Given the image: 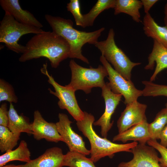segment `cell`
<instances>
[{"label":"cell","instance_id":"6da1fadb","mask_svg":"<svg viewBox=\"0 0 167 167\" xmlns=\"http://www.w3.org/2000/svg\"><path fill=\"white\" fill-rule=\"evenodd\" d=\"M25 47V51L19 58V62L45 57L55 68L62 61L69 58L70 54V46L67 42L53 31L36 34L28 41Z\"/></svg>","mask_w":167,"mask_h":167},{"label":"cell","instance_id":"7a4b0ae2","mask_svg":"<svg viewBox=\"0 0 167 167\" xmlns=\"http://www.w3.org/2000/svg\"><path fill=\"white\" fill-rule=\"evenodd\" d=\"M45 17L53 31L63 37L69 44V58L78 59L89 64L88 60L82 54V47L86 43L95 45L105 28L103 27L93 32H87L74 28L73 22L70 19L48 14L45 15Z\"/></svg>","mask_w":167,"mask_h":167},{"label":"cell","instance_id":"3957f363","mask_svg":"<svg viewBox=\"0 0 167 167\" xmlns=\"http://www.w3.org/2000/svg\"><path fill=\"white\" fill-rule=\"evenodd\" d=\"M84 119L77 121L79 130L88 139L91 145L90 158L94 163L101 158L108 156L112 158L115 153L125 152H131V149L138 144L137 142L123 144L114 143L105 138H101L95 132L93 127L95 121L94 116L84 111Z\"/></svg>","mask_w":167,"mask_h":167},{"label":"cell","instance_id":"277c9868","mask_svg":"<svg viewBox=\"0 0 167 167\" xmlns=\"http://www.w3.org/2000/svg\"><path fill=\"white\" fill-rule=\"evenodd\" d=\"M69 66L71 71V79L70 82L66 86L75 91L82 90L86 94H88L93 88H102L105 86L104 79L108 75V73L103 65H99L97 68L91 66L86 68L71 59Z\"/></svg>","mask_w":167,"mask_h":167},{"label":"cell","instance_id":"5b68a950","mask_svg":"<svg viewBox=\"0 0 167 167\" xmlns=\"http://www.w3.org/2000/svg\"><path fill=\"white\" fill-rule=\"evenodd\" d=\"M114 36V31L111 28L106 39L97 41L95 45L100 51L101 55L111 64L117 72L127 80H131L132 69L141 64V63L133 62L130 60L116 45Z\"/></svg>","mask_w":167,"mask_h":167},{"label":"cell","instance_id":"8992f818","mask_svg":"<svg viewBox=\"0 0 167 167\" xmlns=\"http://www.w3.org/2000/svg\"><path fill=\"white\" fill-rule=\"evenodd\" d=\"M0 24V42L4 43L8 49L18 54H23L26 49L25 46L18 42L22 36L29 33L36 34L45 31L41 28L20 23L6 12Z\"/></svg>","mask_w":167,"mask_h":167},{"label":"cell","instance_id":"52a82bcc","mask_svg":"<svg viewBox=\"0 0 167 167\" xmlns=\"http://www.w3.org/2000/svg\"><path fill=\"white\" fill-rule=\"evenodd\" d=\"M41 73L46 76L48 82L54 88L55 91L49 88L50 93L58 98V105L61 109H66L77 121L82 120L84 117V112L79 107L76 99L74 91L66 86L59 84L52 75L49 74L47 69V64H44L41 69Z\"/></svg>","mask_w":167,"mask_h":167},{"label":"cell","instance_id":"ba28073f","mask_svg":"<svg viewBox=\"0 0 167 167\" xmlns=\"http://www.w3.org/2000/svg\"><path fill=\"white\" fill-rule=\"evenodd\" d=\"M100 60L108 72L109 82L107 83L110 89L114 93L124 97L125 104L137 101L138 98L143 96L142 90L137 89L131 80H127L117 72L104 56L101 55Z\"/></svg>","mask_w":167,"mask_h":167},{"label":"cell","instance_id":"9c48e42d","mask_svg":"<svg viewBox=\"0 0 167 167\" xmlns=\"http://www.w3.org/2000/svg\"><path fill=\"white\" fill-rule=\"evenodd\" d=\"M59 121L56 123L57 129L63 139V142L67 145L70 151L79 152L85 156L90 154V150L85 147L82 137L75 133L72 129V122L67 115L59 113Z\"/></svg>","mask_w":167,"mask_h":167},{"label":"cell","instance_id":"30bf717a","mask_svg":"<svg viewBox=\"0 0 167 167\" xmlns=\"http://www.w3.org/2000/svg\"><path fill=\"white\" fill-rule=\"evenodd\" d=\"M101 89V96L105 102V110L100 118L94 122L93 125L100 126L102 136L106 138L108 132L113 123V121L111 122L112 116L121 101L122 95L113 92L107 82Z\"/></svg>","mask_w":167,"mask_h":167},{"label":"cell","instance_id":"8fae6325","mask_svg":"<svg viewBox=\"0 0 167 167\" xmlns=\"http://www.w3.org/2000/svg\"><path fill=\"white\" fill-rule=\"evenodd\" d=\"M132 159L127 162L120 163L118 167H161L155 149L146 143H139L132 148Z\"/></svg>","mask_w":167,"mask_h":167},{"label":"cell","instance_id":"7c38bea8","mask_svg":"<svg viewBox=\"0 0 167 167\" xmlns=\"http://www.w3.org/2000/svg\"><path fill=\"white\" fill-rule=\"evenodd\" d=\"M147 105L137 101L126 105L117 122L118 133L132 126L147 120L145 111Z\"/></svg>","mask_w":167,"mask_h":167},{"label":"cell","instance_id":"4fadbf2b","mask_svg":"<svg viewBox=\"0 0 167 167\" xmlns=\"http://www.w3.org/2000/svg\"><path fill=\"white\" fill-rule=\"evenodd\" d=\"M31 126L33 137L37 140L45 139L48 141L55 143L63 141L56 123L47 122L39 110H36L34 113Z\"/></svg>","mask_w":167,"mask_h":167},{"label":"cell","instance_id":"5bb4252c","mask_svg":"<svg viewBox=\"0 0 167 167\" xmlns=\"http://www.w3.org/2000/svg\"><path fill=\"white\" fill-rule=\"evenodd\" d=\"M0 4L5 12L10 14L18 22L39 28L43 27L32 14L21 8L18 0H1Z\"/></svg>","mask_w":167,"mask_h":167},{"label":"cell","instance_id":"9a60e30c","mask_svg":"<svg viewBox=\"0 0 167 167\" xmlns=\"http://www.w3.org/2000/svg\"><path fill=\"white\" fill-rule=\"evenodd\" d=\"M64 155L60 148L47 149L37 158L24 165V167H62Z\"/></svg>","mask_w":167,"mask_h":167},{"label":"cell","instance_id":"2e32d148","mask_svg":"<svg viewBox=\"0 0 167 167\" xmlns=\"http://www.w3.org/2000/svg\"><path fill=\"white\" fill-rule=\"evenodd\" d=\"M156 66L150 81L155 80L157 75L162 70L167 68V48L155 40H153V48L148 57V63L145 66L146 70H152Z\"/></svg>","mask_w":167,"mask_h":167},{"label":"cell","instance_id":"e0dca14e","mask_svg":"<svg viewBox=\"0 0 167 167\" xmlns=\"http://www.w3.org/2000/svg\"><path fill=\"white\" fill-rule=\"evenodd\" d=\"M147 121L134 125L126 131L115 135L113 141H120L123 143L129 140L146 143L151 139L148 131Z\"/></svg>","mask_w":167,"mask_h":167},{"label":"cell","instance_id":"ac0fdd59","mask_svg":"<svg viewBox=\"0 0 167 167\" xmlns=\"http://www.w3.org/2000/svg\"><path fill=\"white\" fill-rule=\"evenodd\" d=\"M144 34L167 48V27L159 25L148 13L144 15L143 21Z\"/></svg>","mask_w":167,"mask_h":167},{"label":"cell","instance_id":"d6986e66","mask_svg":"<svg viewBox=\"0 0 167 167\" xmlns=\"http://www.w3.org/2000/svg\"><path fill=\"white\" fill-rule=\"evenodd\" d=\"M8 115L7 127L11 132L16 134L21 132L32 134L31 124L24 116L18 114L12 103H10Z\"/></svg>","mask_w":167,"mask_h":167},{"label":"cell","instance_id":"ffe728a7","mask_svg":"<svg viewBox=\"0 0 167 167\" xmlns=\"http://www.w3.org/2000/svg\"><path fill=\"white\" fill-rule=\"evenodd\" d=\"M142 6L141 1L139 0H116L114 14L125 13L131 16L134 21L139 23L141 21L139 9Z\"/></svg>","mask_w":167,"mask_h":167},{"label":"cell","instance_id":"44dd1931","mask_svg":"<svg viewBox=\"0 0 167 167\" xmlns=\"http://www.w3.org/2000/svg\"><path fill=\"white\" fill-rule=\"evenodd\" d=\"M30 156L31 153L27 143L22 140L16 149L8 151L0 156V167L4 165L9 162L14 161L29 162L31 160Z\"/></svg>","mask_w":167,"mask_h":167},{"label":"cell","instance_id":"7402d4cb","mask_svg":"<svg viewBox=\"0 0 167 167\" xmlns=\"http://www.w3.org/2000/svg\"><path fill=\"white\" fill-rule=\"evenodd\" d=\"M116 0H98L90 11L83 15V28L92 26L96 17L104 11L114 8Z\"/></svg>","mask_w":167,"mask_h":167},{"label":"cell","instance_id":"603a6c76","mask_svg":"<svg viewBox=\"0 0 167 167\" xmlns=\"http://www.w3.org/2000/svg\"><path fill=\"white\" fill-rule=\"evenodd\" d=\"M69 167H96L90 158L81 153L68 151L64 155L62 166Z\"/></svg>","mask_w":167,"mask_h":167},{"label":"cell","instance_id":"cb8c5ba5","mask_svg":"<svg viewBox=\"0 0 167 167\" xmlns=\"http://www.w3.org/2000/svg\"><path fill=\"white\" fill-rule=\"evenodd\" d=\"M20 134H15L7 127L0 125V150L2 152L12 150L17 144Z\"/></svg>","mask_w":167,"mask_h":167},{"label":"cell","instance_id":"d4e9b609","mask_svg":"<svg viewBox=\"0 0 167 167\" xmlns=\"http://www.w3.org/2000/svg\"><path fill=\"white\" fill-rule=\"evenodd\" d=\"M167 123V109H162L156 114L153 121L148 123V131L151 139H159L160 134Z\"/></svg>","mask_w":167,"mask_h":167},{"label":"cell","instance_id":"484cf974","mask_svg":"<svg viewBox=\"0 0 167 167\" xmlns=\"http://www.w3.org/2000/svg\"><path fill=\"white\" fill-rule=\"evenodd\" d=\"M142 83L144 87L143 90V96H167V85L159 84L148 81H143Z\"/></svg>","mask_w":167,"mask_h":167},{"label":"cell","instance_id":"4316f807","mask_svg":"<svg viewBox=\"0 0 167 167\" xmlns=\"http://www.w3.org/2000/svg\"><path fill=\"white\" fill-rule=\"evenodd\" d=\"M6 101L16 103L18 98L12 86L3 79H0V102Z\"/></svg>","mask_w":167,"mask_h":167},{"label":"cell","instance_id":"83f0119b","mask_svg":"<svg viewBox=\"0 0 167 167\" xmlns=\"http://www.w3.org/2000/svg\"><path fill=\"white\" fill-rule=\"evenodd\" d=\"M66 8L67 11L72 14L77 25L83 28L84 25L83 15L81 11L79 1L71 0L67 4Z\"/></svg>","mask_w":167,"mask_h":167},{"label":"cell","instance_id":"f1b7e54d","mask_svg":"<svg viewBox=\"0 0 167 167\" xmlns=\"http://www.w3.org/2000/svg\"><path fill=\"white\" fill-rule=\"evenodd\" d=\"M148 145L156 150L161 156L159 158V162L161 167H167V148L161 146L157 140L150 139L147 142Z\"/></svg>","mask_w":167,"mask_h":167},{"label":"cell","instance_id":"f546056e","mask_svg":"<svg viewBox=\"0 0 167 167\" xmlns=\"http://www.w3.org/2000/svg\"><path fill=\"white\" fill-rule=\"evenodd\" d=\"M8 123V111L7 105L2 103L0 107V125L7 127Z\"/></svg>","mask_w":167,"mask_h":167},{"label":"cell","instance_id":"4dcf8cb0","mask_svg":"<svg viewBox=\"0 0 167 167\" xmlns=\"http://www.w3.org/2000/svg\"><path fill=\"white\" fill-rule=\"evenodd\" d=\"M160 144L162 146L167 148V123L161 131L159 136Z\"/></svg>","mask_w":167,"mask_h":167},{"label":"cell","instance_id":"1f68e13d","mask_svg":"<svg viewBox=\"0 0 167 167\" xmlns=\"http://www.w3.org/2000/svg\"><path fill=\"white\" fill-rule=\"evenodd\" d=\"M145 14L149 12L151 7L158 1V0H141Z\"/></svg>","mask_w":167,"mask_h":167},{"label":"cell","instance_id":"d6a6232c","mask_svg":"<svg viewBox=\"0 0 167 167\" xmlns=\"http://www.w3.org/2000/svg\"><path fill=\"white\" fill-rule=\"evenodd\" d=\"M164 22L165 26L167 27V3H166L164 6Z\"/></svg>","mask_w":167,"mask_h":167},{"label":"cell","instance_id":"836d02e7","mask_svg":"<svg viewBox=\"0 0 167 167\" xmlns=\"http://www.w3.org/2000/svg\"><path fill=\"white\" fill-rule=\"evenodd\" d=\"M1 167H24V165H15L14 164H11L4 165Z\"/></svg>","mask_w":167,"mask_h":167},{"label":"cell","instance_id":"e575fe53","mask_svg":"<svg viewBox=\"0 0 167 167\" xmlns=\"http://www.w3.org/2000/svg\"><path fill=\"white\" fill-rule=\"evenodd\" d=\"M165 108L167 109V102L165 103Z\"/></svg>","mask_w":167,"mask_h":167}]
</instances>
